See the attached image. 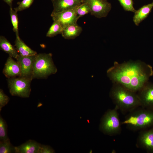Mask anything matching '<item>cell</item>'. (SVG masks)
Instances as JSON below:
<instances>
[{"mask_svg":"<svg viewBox=\"0 0 153 153\" xmlns=\"http://www.w3.org/2000/svg\"><path fill=\"white\" fill-rule=\"evenodd\" d=\"M7 3L10 7H12V2L13 0H3Z\"/></svg>","mask_w":153,"mask_h":153,"instance_id":"obj_28","label":"cell"},{"mask_svg":"<svg viewBox=\"0 0 153 153\" xmlns=\"http://www.w3.org/2000/svg\"><path fill=\"white\" fill-rule=\"evenodd\" d=\"M136 146L147 152L153 153V126L148 129L140 131L137 138Z\"/></svg>","mask_w":153,"mask_h":153,"instance_id":"obj_10","label":"cell"},{"mask_svg":"<svg viewBox=\"0 0 153 153\" xmlns=\"http://www.w3.org/2000/svg\"><path fill=\"white\" fill-rule=\"evenodd\" d=\"M16 48L19 54L24 57L35 56L37 52L28 46L20 39L19 36L16 37L14 42Z\"/></svg>","mask_w":153,"mask_h":153,"instance_id":"obj_17","label":"cell"},{"mask_svg":"<svg viewBox=\"0 0 153 153\" xmlns=\"http://www.w3.org/2000/svg\"><path fill=\"white\" fill-rule=\"evenodd\" d=\"M17 10L12 9V7L10 8V14L11 23L13 26V30L16 34V37L19 36L18 29V19Z\"/></svg>","mask_w":153,"mask_h":153,"instance_id":"obj_21","label":"cell"},{"mask_svg":"<svg viewBox=\"0 0 153 153\" xmlns=\"http://www.w3.org/2000/svg\"><path fill=\"white\" fill-rule=\"evenodd\" d=\"M152 3H153V2H152Z\"/></svg>","mask_w":153,"mask_h":153,"instance_id":"obj_29","label":"cell"},{"mask_svg":"<svg viewBox=\"0 0 153 153\" xmlns=\"http://www.w3.org/2000/svg\"></svg>","mask_w":153,"mask_h":153,"instance_id":"obj_30","label":"cell"},{"mask_svg":"<svg viewBox=\"0 0 153 153\" xmlns=\"http://www.w3.org/2000/svg\"><path fill=\"white\" fill-rule=\"evenodd\" d=\"M118 110L115 107L112 109L108 110L103 116L100 128L104 133L111 136L120 134L122 124Z\"/></svg>","mask_w":153,"mask_h":153,"instance_id":"obj_5","label":"cell"},{"mask_svg":"<svg viewBox=\"0 0 153 153\" xmlns=\"http://www.w3.org/2000/svg\"><path fill=\"white\" fill-rule=\"evenodd\" d=\"M82 30V27L76 24L63 27L61 34L65 39H73L79 36Z\"/></svg>","mask_w":153,"mask_h":153,"instance_id":"obj_15","label":"cell"},{"mask_svg":"<svg viewBox=\"0 0 153 153\" xmlns=\"http://www.w3.org/2000/svg\"><path fill=\"white\" fill-rule=\"evenodd\" d=\"M35 56L24 57L19 54L16 60L20 66L21 73L20 76L32 78L33 64Z\"/></svg>","mask_w":153,"mask_h":153,"instance_id":"obj_11","label":"cell"},{"mask_svg":"<svg viewBox=\"0 0 153 153\" xmlns=\"http://www.w3.org/2000/svg\"><path fill=\"white\" fill-rule=\"evenodd\" d=\"M137 92L141 107L153 109V84L147 82Z\"/></svg>","mask_w":153,"mask_h":153,"instance_id":"obj_9","label":"cell"},{"mask_svg":"<svg viewBox=\"0 0 153 153\" xmlns=\"http://www.w3.org/2000/svg\"><path fill=\"white\" fill-rule=\"evenodd\" d=\"M110 96L116 107L123 113H128L141 107L137 92L122 85L114 83L111 90Z\"/></svg>","mask_w":153,"mask_h":153,"instance_id":"obj_2","label":"cell"},{"mask_svg":"<svg viewBox=\"0 0 153 153\" xmlns=\"http://www.w3.org/2000/svg\"><path fill=\"white\" fill-rule=\"evenodd\" d=\"M40 144L29 140L21 145L15 146V153H38Z\"/></svg>","mask_w":153,"mask_h":153,"instance_id":"obj_14","label":"cell"},{"mask_svg":"<svg viewBox=\"0 0 153 153\" xmlns=\"http://www.w3.org/2000/svg\"><path fill=\"white\" fill-rule=\"evenodd\" d=\"M153 7V3L144 5L135 12L133 21L135 24L138 26L145 19L151 12Z\"/></svg>","mask_w":153,"mask_h":153,"instance_id":"obj_16","label":"cell"},{"mask_svg":"<svg viewBox=\"0 0 153 153\" xmlns=\"http://www.w3.org/2000/svg\"><path fill=\"white\" fill-rule=\"evenodd\" d=\"M32 79L31 78L20 76L8 78V86L11 95L23 98L29 97Z\"/></svg>","mask_w":153,"mask_h":153,"instance_id":"obj_6","label":"cell"},{"mask_svg":"<svg viewBox=\"0 0 153 153\" xmlns=\"http://www.w3.org/2000/svg\"><path fill=\"white\" fill-rule=\"evenodd\" d=\"M15 153V146L11 143L9 138L0 141V153Z\"/></svg>","mask_w":153,"mask_h":153,"instance_id":"obj_20","label":"cell"},{"mask_svg":"<svg viewBox=\"0 0 153 153\" xmlns=\"http://www.w3.org/2000/svg\"><path fill=\"white\" fill-rule=\"evenodd\" d=\"M77 14L79 18L90 13L89 8L85 3H83L77 7Z\"/></svg>","mask_w":153,"mask_h":153,"instance_id":"obj_25","label":"cell"},{"mask_svg":"<svg viewBox=\"0 0 153 153\" xmlns=\"http://www.w3.org/2000/svg\"><path fill=\"white\" fill-rule=\"evenodd\" d=\"M54 150L50 146L40 144L38 153H53Z\"/></svg>","mask_w":153,"mask_h":153,"instance_id":"obj_27","label":"cell"},{"mask_svg":"<svg viewBox=\"0 0 153 153\" xmlns=\"http://www.w3.org/2000/svg\"><path fill=\"white\" fill-rule=\"evenodd\" d=\"M7 125L6 121L0 116V141L8 138L7 135Z\"/></svg>","mask_w":153,"mask_h":153,"instance_id":"obj_22","label":"cell"},{"mask_svg":"<svg viewBox=\"0 0 153 153\" xmlns=\"http://www.w3.org/2000/svg\"><path fill=\"white\" fill-rule=\"evenodd\" d=\"M10 99L9 97L6 95L2 89L0 90V111L2 108L5 106L8 103Z\"/></svg>","mask_w":153,"mask_h":153,"instance_id":"obj_26","label":"cell"},{"mask_svg":"<svg viewBox=\"0 0 153 153\" xmlns=\"http://www.w3.org/2000/svg\"><path fill=\"white\" fill-rule=\"evenodd\" d=\"M34 0H22L21 1L17 3V7L14 9L18 11H20L29 8L33 3Z\"/></svg>","mask_w":153,"mask_h":153,"instance_id":"obj_24","label":"cell"},{"mask_svg":"<svg viewBox=\"0 0 153 153\" xmlns=\"http://www.w3.org/2000/svg\"><path fill=\"white\" fill-rule=\"evenodd\" d=\"M122 122L129 130L141 131L153 126V109L141 107L128 113Z\"/></svg>","mask_w":153,"mask_h":153,"instance_id":"obj_3","label":"cell"},{"mask_svg":"<svg viewBox=\"0 0 153 153\" xmlns=\"http://www.w3.org/2000/svg\"><path fill=\"white\" fill-rule=\"evenodd\" d=\"M63 29V27L59 22L53 21L46 33V36L52 37L58 34H61Z\"/></svg>","mask_w":153,"mask_h":153,"instance_id":"obj_19","label":"cell"},{"mask_svg":"<svg viewBox=\"0 0 153 153\" xmlns=\"http://www.w3.org/2000/svg\"><path fill=\"white\" fill-rule=\"evenodd\" d=\"M0 49L8 54L9 56L16 59L19 54L15 48L4 36H0Z\"/></svg>","mask_w":153,"mask_h":153,"instance_id":"obj_18","label":"cell"},{"mask_svg":"<svg viewBox=\"0 0 153 153\" xmlns=\"http://www.w3.org/2000/svg\"><path fill=\"white\" fill-rule=\"evenodd\" d=\"M3 73L8 78L20 76L21 68L19 63L17 61H15L12 57L9 56L5 64Z\"/></svg>","mask_w":153,"mask_h":153,"instance_id":"obj_13","label":"cell"},{"mask_svg":"<svg viewBox=\"0 0 153 153\" xmlns=\"http://www.w3.org/2000/svg\"><path fill=\"white\" fill-rule=\"evenodd\" d=\"M57 71L51 53L37 54L35 56L33 67V79L46 78L56 73Z\"/></svg>","mask_w":153,"mask_h":153,"instance_id":"obj_4","label":"cell"},{"mask_svg":"<svg viewBox=\"0 0 153 153\" xmlns=\"http://www.w3.org/2000/svg\"><path fill=\"white\" fill-rule=\"evenodd\" d=\"M118 0L125 10L134 12L136 11L133 7V3L132 0Z\"/></svg>","mask_w":153,"mask_h":153,"instance_id":"obj_23","label":"cell"},{"mask_svg":"<svg viewBox=\"0 0 153 153\" xmlns=\"http://www.w3.org/2000/svg\"><path fill=\"white\" fill-rule=\"evenodd\" d=\"M113 84H119L137 92L148 82L153 75L152 67L139 60L130 61L120 63L115 61L107 71Z\"/></svg>","mask_w":153,"mask_h":153,"instance_id":"obj_1","label":"cell"},{"mask_svg":"<svg viewBox=\"0 0 153 153\" xmlns=\"http://www.w3.org/2000/svg\"><path fill=\"white\" fill-rule=\"evenodd\" d=\"M82 2L88 5L91 14L98 18L107 16L111 8L106 0H82Z\"/></svg>","mask_w":153,"mask_h":153,"instance_id":"obj_7","label":"cell"},{"mask_svg":"<svg viewBox=\"0 0 153 153\" xmlns=\"http://www.w3.org/2000/svg\"><path fill=\"white\" fill-rule=\"evenodd\" d=\"M54 14L76 7L82 3V0H51Z\"/></svg>","mask_w":153,"mask_h":153,"instance_id":"obj_12","label":"cell"},{"mask_svg":"<svg viewBox=\"0 0 153 153\" xmlns=\"http://www.w3.org/2000/svg\"><path fill=\"white\" fill-rule=\"evenodd\" d=\"M54 14H51L53 21L59 22L63 28L69 25L77 24L80 18L77 14V7Z\"/></svg>","mask_w":153,"mask_h":153,"instance_id":"obj_8","label":"cell"}]
</instances>
